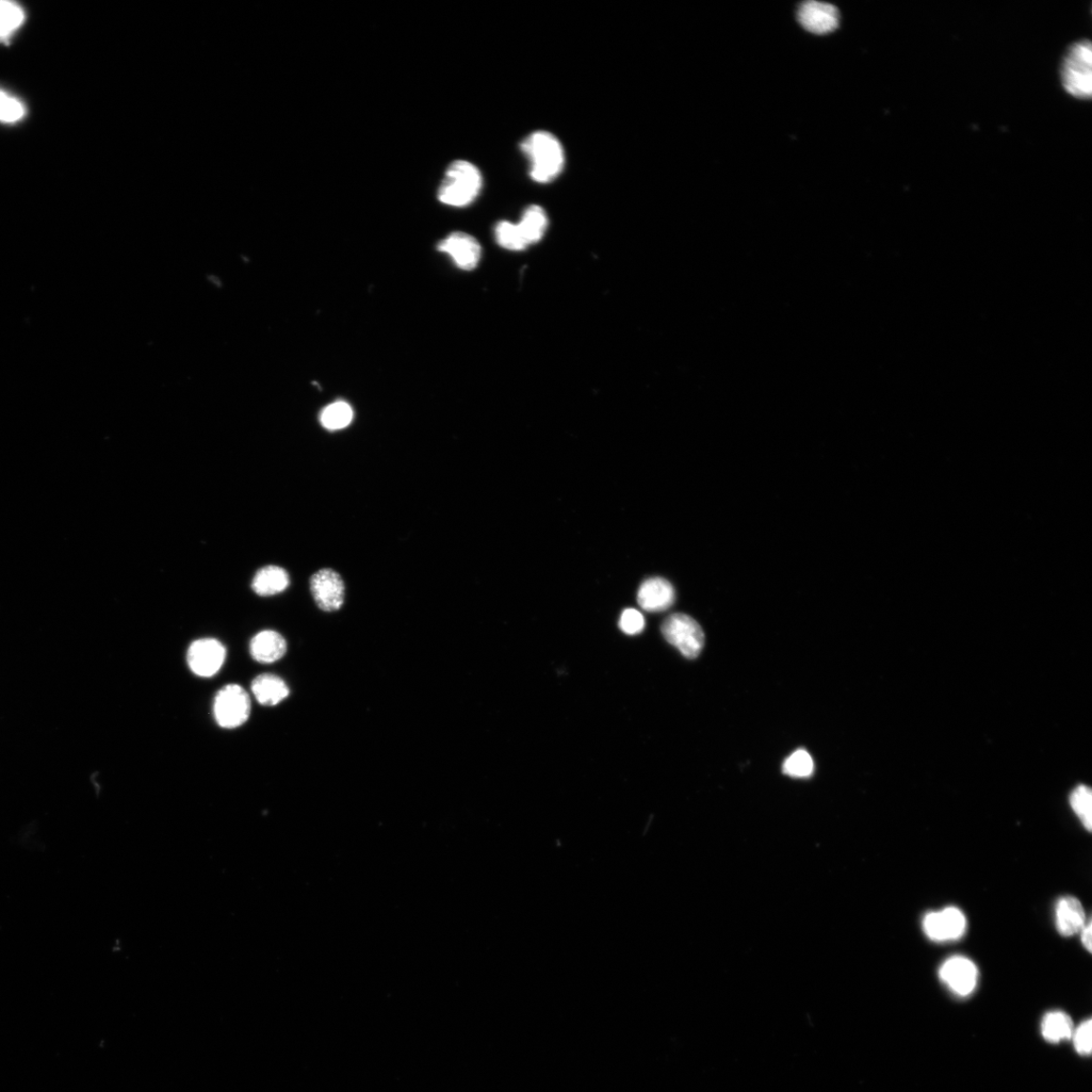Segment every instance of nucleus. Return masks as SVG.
<instances>
[{"label":"nucleus","instance_id":"obj_19","mask_svg":"<svg viewBox=\"0 0 1092 1092\" xmlns=\"http://www.w3.org/2000/svg\"><path fill=\"white\" fill-rule=\"evenodd\" d=\"M25 11L13 2L0 0V43H8L25 22Z\"/></svg>","mask_w":1092,"mask_h":1092},{"label":"nucleus","instance_id":"obj_3","mask_svg":"<svg viewBox=\"0 0 1092 1092\" xmlns=\"http://www.w3.org/2000/svg\"><path fill=\"white\" fill-rule=\"evenodd\" d=\"M1065 90L1078 99H1090L1092 92V49L1088 40L1072 44L1061 69Z\"/></svg>","mask_w":1092,"mask_h":1092},{"label":"nucleus","instance_id":"obj_6","mask_svg":"<svg viewBox=\"0 0 1092 1092\" xmlns=\"http://www.w3.org/2000/svg\"><path fill=\"white\" fill-rule=\"evenodd\" d=\"M309 589L317 606L325 612H335L345 605V582L332 568L318 570L309 580Z\"/></svg>","mask_w":1092,"mask_h":1092},{"label":"nucleus","instance_id":"obj_8","mask_svg":"<svg viewBox=\"0 0 1092 1092\" xmlns=\"http://www.w3.org/2000/svg\"><path fill=\"white\" fill-rule=\"evenodd\" d=\"M966 924L963 912L957 907L932 911L924 917L923 923V931L927 938L936 942L960 939L965 933Z\"/></svg>","mask_w":1092,"mask_h":1092},{"label":"nucleus","instance_id":"obj_10","mask_svg":"<svg viewBox=\"0 0 1092 1092\" xmlns=\"http://www.w3.org/2000/svg\"><path fill=\"white\" fill-rule=\"evenodd\" d=\"M438 250L447 253L458 268L467 271L477 268L482 255L478 240L463 232H454L439 242Z\"/></svg>","mask_w":1092,"mask_h":1092},{"label":"nucleus","instance_id":"obj_2","mask_svg":"<svg viewBox=\"0 0 1092 1092\" xmlns=\"http://www.w3.org/2000/svg\"><path fill=\"white\" fill-rule=\"evenodd\" d=\"M483 189L480 169L466 160H456L448 167L438 189V199L447 206L464 208L475 202Z\"/></svg>","mask_w":1092,"mask_h":1092},{"label":"nucleus","instance_id":"obj_20","mask_svg":"<svg viewBox=\"0 0 1092 1092\" xmlns=\"http://www.w3.org/2000/svg\"><path fill=\"white\" fill-rule=\"evenodd\" d=\"M352 419V408L349 404L344 401H338L326 407L320 416L323 427L332 431L347 427Z\"/></svg>","mask_w":1092,"mask_h":1092},{"label":"nucleus","instance_id":"obj_21","mask_svg":"<svg viewBox=\"0 0 1092 1092\" xmlns=\"http://www.w3.org/2000/svg\"><path fill=\"white\" fill-rule=\"evenodd\" d=\"M495 236L499 246L505 249L520 251L529 247L523 233H521L518 224L508 221L498 223L495 228Z\"/></svg>","mask_w":1092,"mask_h":1092},{"label":"nucleus","instance_id":"obj_12","mask_svg":"<svg viewBox=\"0 0 1092 1092\" xmlns=\"http://www.w3.org/2000/svg\"><path fill=\"white\" fill-rule=\"evenodd\" d=\"M676 600L673 585L663 578H650L640 586L638 602L647 612H663L669 609Z\"/></svg>","mask_w":1092,"mask_h":1092},{"label":"nucleus","instance_id":"obj_26","mask_svg":"<svg viewBox=\"0 0 1092 1092\" xmlns=\"http://www.w3.org/2000/svg\"><path fill=\"white\" fill-rule=\"evenodd\" d=\"M1091 1020H1087L1073 1032L1075 1049L1082 1055H1089L1091 1052Z\"/></svg>","mask_w":1092,"mask_h":1092},{"label":"nucleus","instance_id":"obj_4","mask_svg":"<svg viewBox=\"0 0 1092 1092\" xmlns=\"http://www.w3.org/2000/svg\"><path fill=\"white\" fill-rule=\"evenodd\" d=\"M662 632L665 641L687 659H696L705 646L704 630L689 615L676 613L665 618Z\"/></svg>","mask_w":1092,"mask_h":1092},{"label":"nucleus","instance_id":"obj_22","mask_svg":"<svg viewBox=\"0 0 1092 1092\" xmlns=\"http://www.w3.org/2000/svg\"><path fill=\"white\" fill-rule=\"evenodd\" d=\"M1091 804V790L1085 785L1075 788L1070 795L1071 807L1088 831H1091L1092 828Z\"/></svg>","mask_w":1092,"mask_h":1092},{"label":"nucleus","instance_id":"obj_15","mask_svg":"<svg viewBox=\"0 0 1092 1092\" xmlns=\"http://www.w3.org/2000/svg\"><path fill=\"white\" fill-rule=\"evenodd\" d=\"M251 691L264 706H275L289 695L287 683L279 676L263 674L257 676L251 684Z\"/></svg>","mask_w":1092,"mask_h":1092},{"label":"nucleus","instance_id":"obj_18","mask_svg":"<svg viewBox=\"0 0 1092 1092\" xmlns=\"http://www.w3.org/2000/svg\"><path fill=\"white\" fill-rule=\"evenodd\" d=\"M1042 1034L1050 1042L1070 1039L1073 1035L1071 1019L1063 1012H1052L1042 1023Z\"/></svg>","mask_w":1092,"mask_h":1092},{"label":"nucleus","instance_id":"obj_7","mask_svg":"<svg viewBox=\"0 0 1092 1092\" xmlns=\"http://www.w3.org/2000/svg\"><path fill=\"white\" fill-rule=\"evenodd\" d=\"M226 655V648L221 642L202 639L189 645L187 659L189 669L194 675L209 678L221 670Z\"/></svg>","mask_w":1092,"mask_h":1092},{"label":"nucleus","instance_id":"obj_24","mask_svg":"<svg viewBox=\"0 0 1092 1092\" xmlns=\"http://www.w3.org/2000/svg\"><path fill=\"white\" fill-rule=\"evenodd\" d=\"M26 115L24 105L15 97L4 90H0V122L15 123Z\"/></svg>","mask_w":1092,"mask_h":1092},{"label":"nucleus","instance_id":"obj_1","mask_svg":"<svg viewBox=\"0 0 1092 1092\" xmlns=\"http://www.w3.org/2000/svg\"><path fill=\"white\" fill-rule=\"evenodd\" d=\"M521 151L529 161V176L540 185L556 181L566 166L564 146L557 136L544 131L529 134L520 145Z\"/></svg>","mask_w":1092,"mask_h":1092},{"label":"nucleus","instance_id":"obj_13","mask_svg":"<svg viewBox=\"0 0 1092 1092\" xmlns=\"http://www.w3.org/2000/svg\"><path fill=\"white\" fill-rule=\"evenodd\" d=\"M287 650V641L281 633L274 630L260 631L250 642L251 657L262 664H272L282 660Z\"/></svg>","mask_w":1092,"mask_h":1092},{"label":"nucleus","instance_id":"obj_23","mask_svg":"<svg viewBox=\"0 0 1092 1092\" xmlns=\"http://www.w3.org/2000/svg\"><path fill=\"white\" fill-rule=\"evenodd\" d=\"M814 770L811 756L804 749H798L784 763V774L794 778L810 777Z\"/></svg>","mask_w":1092,"mask_h":1092},{"label":"nucleus","instance_id":"obj_5","mask_svg":"<svg viewBox=\"0 0 1092 1092\" xmlns=\"http://www.w3.org/2000/svg\"><path fill=\"white\" fill-rule=\"evenodd\" d=\"M250 713L249 694L239 685H227L218 692L214 701V716L221 727L237 728L248 721Z\"/></svg>","mask_w":1092,"mask_h":1092},{"label":"nucleus","instance_id":"obj_27","mask_svg":"<svg viewBox=\"0 0 1092 1092\" xmlns=\"http://www.w3.org/2000/svg\"><path fill=\"white\" fill-rule=\"evenodd\" d=\"M1091 933H1092V928H1091V921H1090V920H1088V921L1086 922V923L1084 924V926L1082 928L1081 934H1082V942L1083 947H1084V948H1085V949H1086V950H1087L1089 953H1091V951H1092V948H1091V947H1092V942H1091V941H1092V936H1091Z\"/></svg>","mask_w":1092,"mask_h":1092},{"label":"nucleus","instance_id":"obj_11","mask_svg":"<svg viewBox=\"0 0 1092 1092\" xmlns=\"http://www.w3.org/2000/svg\"><path fill=\"white\" fill-rule=\"evenodd\" d=\"M798 21L809 32L825 35L840 24V13L833 5L821 2L804 3L797 13Z\"/></svg>","mask_w":1092,"mask_h":1092},{"label":"nucleus","instance_id":"obj_17","mask_svg":"<svg viewBox=\"0 0 1092 1092\" xmlns=\"http://www.w3.org/2000/svg\"><path fill=\"white\" fill-rule=\"evenodd\" d=\"M518 224L528 246L537 243L545 236L548 227V217L545 208L539 205L529 206L521 217Z\"/></svg>","mask_w":1092,"mask_h":1092},{"label":"nucleus","instance_id":"obj_16","mask_svg":"<svg viewBox=\"0 0 1092 1092\" xmlns=\"http://www.w3.org/2000/svg\"><path fill=\"white\" fill-rule=\"evenodd\" d=\"M289 585L287 570L276 566L260 568L252 581L253 591L262 597H269L284 592Z\"/></svg>","mask_w":1092,"mask_h":1092},{"label":"nucleus","instance_id":"obj_9","mask_svg":"<svg viewBox=\"0 0 1092 1092\" xmlns=\"http://www.w3.org/2000/svg\"><path fill=\"white\" fill-rule=\"evenodd\" d=\"M940 977L958 996L967 997L976 988L978 970L968 958L955 956L944 961L940 968Z\"/></svg>","mask_w":1092,"mask_h":1092},{"label":"nucleus","instance_id":"obj_25","mask_svg":"<svg viewBox=\"0 0 1092 1092\" xmlns=\"http://www.w3.org/2000/svg\"><path fill=\"white\" fill-rule=\"evenodd\" d=\"M645 625L643 614L635 609L625 610L622 614L621 621H619V627L628 635L641 633Z\"/></svg>","mask_w":1092,"mask_h":1092},{"label":"nucleus","instance_id":"obj_14","mask_svg":"<svg viewBox=\"0 0 1092 1092\" xmlns=\"http://www.w3.org/2000/svg\"><path fill=\"white\" fill-rule=\"evenodd\" d=\"M1056 926L1059 934L1071 937L1082 931L1086 923L1085 911L1078 899L1065 896L1056 904Z\"/></svg>","mask_w":1092,"mask_h":1092}]
</instances>
